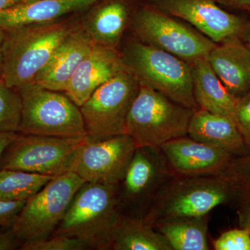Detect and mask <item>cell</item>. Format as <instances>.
<instances>
[{
    "label": "cell",
    "mask_w": 250,
    "mask_h": 250,
    "mask_svg": "<svg viewBox=\"0 0 250 250\" xmlns=\"http://www.w3.org/2000/svg\"><path fill=\"white\" fill-rule=\"evenodd\" d=\"M76 25L66 22L5 29L2 80L17 89L34 82Z\"/></svg>",
    "instance_id": "6da1fadb"
},
{
    "label": "cell",
    "mask_w": 250,
    "mask_h": 250,
    "mask_svg": "<svg viewBox=\"0 0 250 250\" xmlns=\"http://www.w3.org/2000/svg\"><path fill=\"white\" fill-rule=\"evenodd\" d=\"M121 215L116 186L85 182L52 236L79 238L90 250H111L113 231Z\"/></svg>",
    "instance_id": "7a4b0ae2"
},
{
    "label": "cell",
    "mask_w": 250,
    "mask_h": 250,
    "mask_svg": "<svg viewBox=\"0 0 250 250\" xmlns=\"http://www.w3.org/2000/svg\"><path fill=\"white\" fill-rule=\"evenodd\" d=\"M232 188L223 174L174 175L159 192L143 220L153 225L161 220L208 215L219 206L233 205Z\"/></svg>",
    "instance_id": "3957f363"
},
{
    "label": "cell",
    "mask_w": 250,
    "mask_h": 250,
    "mask_svg": "<svg viewBox=\"0 0 250 250\" xmlns=\"http://www.w3.org/2000/svg\"><path fill=\"white\" fill-rule=\"evenodd\" d=\"M193 110L176 103L141 83L128 113L125 134L136 147H161L171 140L187 136Z\"/></svg>",
    "instance_id": "277c9868"
},
{
    "label": "cell",
    "mask_w": 250,
    "mask_h": 250,
    "mask_svg": "<svg viewBox=\"0 0 250 250\" xmlns=\"http://www.w3.org/2000/svg\"><path fill=\"white\" fill-rule=\"evenodd\" d=\"M122 55L140 83L185 107L200 108L194 98L191 65L185 61L141 41L131 42Z\"/></svg>",
    "instance_id": "5b68a950"
},
{
    "label": "cell",
    "mask_w": 250,
    "mask_h": 250,
    "mask_svg": "<svg viewBox=\"0 0 250 250\" xmlns=\"http://www.w3.org/2000/svg\"><path fill=\"white\" fill-rule=\"evenodd\" d=\"M22 102L19 131L70 139H86L80 108L66 95L31 82L16 89Z\"/></svg>",
    "instance_id": "8992f818"
},
{
    "label": "cell",
    "mask_w": 250,
    "mask_h": 250,
    "mask_svg": "<svg viewBox=\"0 0 250 250\" xmlns=\"http://www.w3.org/2000/svg\"><path fill=\"white\" fill-rule=\"evenodd\" d=\"M85 183L77 174L67 172L54 177L26 201L11 227L21 244L44 241L52 236Z\"/></svg>",
    "instance_id": "52a82bcc"
},
{
    "label": "cell",
    "mask_w": 250,
    "mask_h": 250,
    "mask_svg": "<svg viewBox=\"0 0 250 250\" xmlns=\"http://www.w3.org/2000/svg\"><path fill=\"white\" fill-rule=\"evenodd\" d=\"M86 139L18 133L5 149L0 170L11 169L57 177L72 172Z\"/></svg>",
    "instance_id": "ba28073f"
},
{
    "label": "cell",
    "mask_w": 250,
    "mask_h": 250,
    "mask_svg": "<svg viewBox=\"0 0 250 250\" xmlns=\"http://www.w3.org/2000/svg\"><path fill=\"white\" fill-rule=\"evenodd\" d=\"M141 83L126 67L102 85L80 106L87 141L125 134L128 113Z\"/></svg>",
    "instance_id": "9c48e42d"
},
{
    "label": "cell",
    "mask_w": 250,
    "mask_h": 250,
    "mask_svg": "<svg viewBox=\"0 0 250 250\" xmlns=\"http://www.w3.org/2000/svg\"><path fill=\"white\" fill-rule=\"evenodd\" d=\"M174 175L160 147L136 148L123 179L116 185L121 213L144 218L159 192Z\"/></svg>",
    "instance_id": "30bf717a"
},
{
    "label": "cell",
    "mask_w": 250,
    "mask_h": 250,
    "mask_svg": "<svg viewBox=\"0 0 250 250\" xmlns=\"http://www.w3.org/2000/svg\"><path fill=\"white\" fill-rule=\"evenodd\" d=\"M132 29L141 42L173 54L190 65L207 58L217 45L151 4L143 6L135 14Z\"/></svg>",
    "instance_id": "8fae6325"
},
{
    "label": "cell",
    "mask_w": 250,
    "mask_h": 250,
    "mask_svg": "<svg viewBox=\"0 0 250 250\" xmlns=\"http://www.w3.org/2000/svg\"><path fill=\"white\" fill-rule=\"evenodd\" d=\"M149 4L182 18L215 42L246 38L250 22L222 9L215 0H149Z\"/></svg>",
    "instance_id": "7c38bea8"
},
{
    "label": "cell",
    "mask_w": 250,
    "mask_h": 250,
    "mask_svg": "<svg viewBox=\"0 0 250 250\" xmlns=\"http://www.w3.org/2000/svg\"><path fill=\"white\" fill-rule=\"evenodd\" d=\"M136 148L133 139L125 134L100 141L86 140L72 172L85 182L118 185Z\"/></svg>",
    "instance_id": "4fadbf2b"
},
{
    "label": "cell",
    "mask_w": 250,
    "mask_h": 250,
    "mask_svg": "<svg viewBox=\"0 0 250 250\" xmlns=\"http://www.w3.org/2000/svg\"><path fill=\"white\" fill-rule=\"evenodd\" d=\"M171 170L185 177L218 175L226 170L233 156L188 136L171 140L160 147Z\"/></svg>",
    "instance_id": "5bb4252c"
},
{
    "label": "cell",
    "mask_w": 250,
    "mask_h": 250,
    "mask_svg": "<svg viewBox=\"0 0 250 250\" xmlns=\"http://www.w3.org/2000/svg\"><path fill=\"white\" fill-rule=\"evenodd\" d=\"M126 68L116 48L95 45L77 67L64 93L80 107L95 90Z\"/></svg>",
    "instance_id": "9a60e30c"
},
{
    "label": "cell",
    "mask_w": 250,
    "mask_h": 250,
    "mask_svg": "<svg viewBox=\"0 0 250 250\" xmlns=\"http://www.w3.org/2000/svg\"><path fill=\"white\" fill-rule=\"evenodd\" d=\"M95 45L80 24L76 26L33 82L47 89L65 92L74 72Z\"/></svg>",
    "instance_id": "2e32d148"
},
{
    "label": "cell",
    "mask_w": 250,
    "mask_h": 250,
    "mask_svg": "<svg viewBox=\"0 0 250 250\" xmlns=\"http://www.w3.org/2000/svg\"><path fill=\"white\" fill-rule=\"evenodd\" d=\"M187 135L207 146L223 149L233 157L250 154L234 121L202 108L193 111Z\"/></svg>",
    "instance_id": "e0dca14e"
},
{
    "label": "cell",
    "mask_w": 250,
    "mask_h": 250,
    "mask_svg": "<svg viewBox=\"0 0 250 250\" xmlns=\"http://www.w3.org/2000/svg\"><path fill=\"white\" fill-rule=\"evenodd\" d=\"M207 60L217 76L233 96L250 91V50L241 39L217 44Z\"/></svg>",
    "instance_id": "ac0fdd59"
},
{
    "label": "cell",
    "mask_w": 250,
    "mask_h": 250,
    "mask_svg": "<svg viewBox=\"0 0 250 250\" xmlns=\"http://www.w3.org/2000/svg\"><path fill=\"white\" fill-rule=\"evenodd\" d=\"M101 0H38L0 10V27L4 29L56 22L65 15L86 9Z\"/></svg>",
    "instance_id": "d6986e66"
},
{
    "label": "cell",
    "mask_w": 250,
    "mask_h": 250,
    "mask_svg": "<svg viewBox=\"0 0 250 250\" xmlns=\"http://www.w3.org/2000/svg\"><path fill=\"white\" fill-rule=\"evenodd\" d=\"M190 65L194 98L199 107L228 117L235 122L237 98L225 88L207 57L198 59Z\"/></svg>",
    "instance_id": "ffe728a7"
},
{
    "label": "cell",
    "mask_w": 250,
    "mask_h": 250,
    "mask_svg": "<svg viewBox=\"0 0 250 250\" xmlns=\"http://www.w3.org/2000/svg\"><path fill=\"white\" fill-rule=\"evenodd\" d=\"M129 17V6L125 0H106L96 6L80 26L95 45L116 48Z\"/></svg>",
    "instance_id": "44dd1931"
},
{
    "label": "cell",
    "mask_w": 250,
    "mask_h": 250,
    "mask_svg": "<svg viewBox=\"0 0 250 250\" xmlns=\"http://www.w3.org/2000/svg\"><path fill=\"white\" fill-rule=\"evenodd\" d=\"M208 215L161 220L153 225L172 250H208Z\"/></svg>",
    "instance_id": "7402d4cb"
},
{
    "label": "cell",
    "mask_w": 250,
    "mask_h": 250,
    "mask_svg": "<svg viewBox=\"0 0 250 250\" xmlns=\"http://www.w3.org/2000/svg\"><path fill=\"white\" fill-rule=\"evenodd\" d=\"M111 250H172L164 236L143 218L122 213L113 233Z\"/></svg>",
    "instance_id": "603a6c76"
},
{
    "label": "cell",
    "mask_w": 250,
    "mask_h": 250,
    "mask_svg": "<svg viewBox=\"0 0 250 250\" xmlns=\"http://www.w3.org/2000/svg\"><path fill=\"white\" fill-rule=\"evenodd\" d=\"M53 178L51 176L24 171L1 169L0 202L27 201Z\"/></svg>",
    "instance_id": "cb8c5ba5"
},
{
    "label": "cell",
    "mask_w": 250,
    "mask_h": 250,
    "mask_svg": "<svg viewBox=\"0 0 250 250\" xmlns=\"http://www.w3.org/2000/svg\"><path fill=\"white\" fill-rule=\"evenodd\" d=\"M232 188L236 208L250 204V154L233 157L223 173Z\"/></svg>",
    "instance_id": "d4e9b609"
},
{
    "label": "cell",
    "mask_w": 250,
    "mask_h": 250,
    "mask_svg": "<svg viewBox=\"0 0 250 250\" xmlns=\"http://www.w3.org/2000/svg\"><path fill=\"white\" fill-rule=\"evenodd\" d=\"M22 102L17 90L0 79V134L19 131Z\"/></svg>",
    "instance_id": "484cf974"
},
{
    "label": "cell",
    "mask_w": 250,
    "mask_h": 250,
    "mask_svg": "<svg viewBox=\"0 0 250 250\" xmlns=\"http://www.w3.org/2000/svg\"><path fill=\"white\" fill-rule=\"evenodd\" d=\"M22 250H90L84 241L77 238L62 236H52L39 242L22 243Z\"/></svg>",
    "instance_id": "4316f807"
},
{
    "label": "cell",
    "mask_w": 250,
    "mask_h": 250,
    "mask_svg": "<svg viewBox=\"0 0 250 250\" xmlns=\"http://www.w3.org/2000/svg\"><path fill=\"white\" fill-rule=\"evenodd\" d=\"M215 250H250V233L246 229L224 231L213 241Z\"/></svg>",
    "instance_id": "83f0119b"
},
{
    "label": "cell",
    "mask_w": 250,
    "mask_h": 250,
    "mask_svg": "<svg viewBox=\"0 0 250 250\" xmlns=\"http://www.w3.org/2000/svg\"><path fill=\"white\" fill-rule=\"evenodd\" d=\"M235 122L247 147L250 151V91L237 98Z\"/></svg>",
    "instance_id": "f1b7e54d"
},
{
    "label": "cell",
    "mask_w": 250,
    "mask_h": 250,
    "mask_svg": "<svg viewBox=\"0 0 250 250\" xmlns=\"http://www.w3.org/2000/svg\"><path fill=\"white\" fill-rule=\"evenodd\" d=\"M26 202H0V227L11 228Z\"/></svg>",
    "instance_id": "f546056e"
},
{
    "label": "cell",
    "mask_w": 250,
    "mask_h": 250,
    "mask_svg": "<svg viewBox=\"0 0 250 250\" xmlns=\"http://www.w3.org/2000/svg\"><path fill=\"white\" fill-rule=\"evenodd\" d=\"M21 246V241L15 235L12 229H7L6 231L0 232V250H16Z\"/></svg>",
    "instance_id": "4dcf8cb0"
},
{
    "label": "cell",
    "mask_w": 250,
    "mask_h": 250,
    "mask_svg": "<svg viewBox=\"0 0 250 250\" xmlns=\"http://www.w3.org/2000/svg\"><path fill=\"white\" fill-rule=\"evenodd\" d=\"M240 227L250 233V204L236 208Z\"/></svg>",
    "instance_id": "1f68e13d"
},
{
    "label": "cell",
    "mask_w": 250,
    "mask_h": 250,
    "mask_svg": "<svg viewBox=\"0 0 250 250\" xmlns=\"http://www.w3.org/2000/svg\"><path fill=\"white\" fill-rule=\"evenodd\" d=\"M218 4L250 12V0H215Z\"/></svg>",
    "instance_id": "d6a6232c"
},
{
    "label": "cell",
    "mask_w": 250,
    "mask_h": 250,
    "mask_svg": "<svg viewBox=\"0 0 250 250\" xmlns=\"http://www.w3.org/2000/svg\"><path fill=\"white\" fill-rule=\"evenodd\" d=\"M18 133L7 132L0 134V160L4 154L5 149L14 141Z\"/></svg>",
    "instance_id": "836d02e7"
},
{
    "label": "cell",
    "mask_w": 250,
    "mask_h": 250,
    "mask_svg": "<svg viewBox=\"0 0 250 250\" xmlns=\"http://www.w3.org/2000/svg\"><path fill=\"white\" fill-rule=\"evenodd\" d=\"M5 29L0 27V79H2L3 67H4V44L5 40Z\"/></svg>",
    "instance_id": "e575fe53"
},
{
    "label": "cell",
    "mask_w": 250,
    "mask_h": 250,
    "mask_svg": "<svg viewBox=\"0 0 250 250\" xmlns=\"http://www.w3.org/2000/svg\"><path fill=\"white\" fill-rule=\"evenodd\" d=\"M22 2V0H0V10L8 9Z\"/></svg>",
    "instance_id": "d590c367"
},
{
    "label": "cell",
    "mask_w": 250,
    "mask_h": 250,
    "mask_svg": "<svg viewBox=\"0 0 250 250\" xmlns=\"http://www.w3.org/2000/svg\"><path fill=\"white\" fill-rule=\"evenodd\" d=\"M246 40V45L248 46V48L250 49V24L249 30H248V33H247L246 38H245Z\"/></svg>",
    "instance_id": "8d00e7d4"
},
{
    "label": "cell",
    "mask_w": 250,
    "mask_h": 250,
    "mask_svg": "<svg viewBox=\"0 0 250 250\" xmlns=\"http://www.w3.org/2000/svg\"><path fill=\"white\" fill-rule=\"evenodd\" d=\"M38 1V0H22V2L29 3L33 2V1Z\"/></svg>",
    "instance_id": "74e56055"
}]
</instances>
